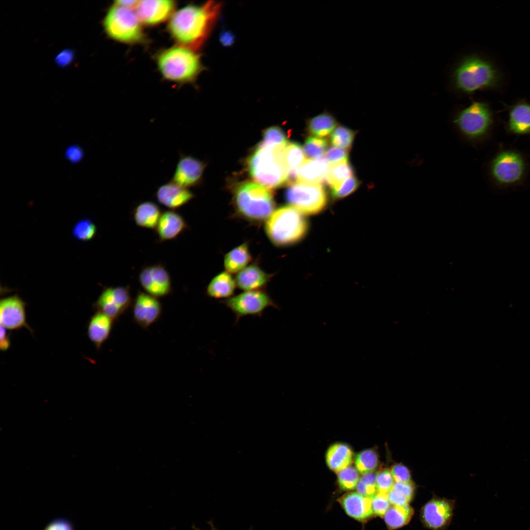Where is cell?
Here are the masks:
<instances>
[{
    "instance_id": "obj_1",
    "label": "cell",
    "mask_w": 530,
    "mask_h": 530,
    "mask_svg": "<svg viewBox=\"0 0 530 530\" xmlns=\"http://www.w3.org/2000/svg\"><path fill=\"white\" fill-rule=\"evenodd\" d=\"M222 6L220 2L210 0L182 8L170 20L168 28L171 35L180 45L197 52L211 35Z\"/></svg>"
},
{
    "instance_id": "obj_2",
    "label": "cell",
    "mask_w": 530,
    "mask_h": 530,
    "mask_svg": "<svg viewBox=\"0 0 530 530\" xmlns=\"http://www.w3.org/2000/svg\"><path fill=\"white\" fill-rule=\"evenodd\" d=\"M490 179L499 190L521 187L530 175V161L526 154L511 147H501L488 164Z\"/></svg>"
},
{
    "instance_id": "obj_3",
    "label": "cell",
    "mask_w": 530,
    "mask_h": 530,
    "mask_svg": "<svg viewBox=\"0 0 530 530\" xmlns=\"http://www.w3.org/2000/svg\"><path fill=\"white\" fill-rule=\"evenodd\" d=\"M286 145H259L248 159L251 176L266 188H276L288 182L289 171L284 159Z\"/></svg>"
},
{
    "instance_id": "obj_4",
    "label": "cell",
    "mask_w": 530,
    "mask_h": 530,
    "mask_svg": "<svg viewBox=\"0 0 530 530\" xmlns=\"http://www.w3.org/2000/svg\"><path fill=\"white\" fill-rule=\"evenodd\" d=\"M157 64L165 79L178 83L194 81L204 70L197 52L181 45L162 51Z\"/></svg>"
},
{
    "instance_id": "obj_5",
    "label": "cell",
    "mask_w": 530,
    "mask_h": 530,
    "mask_svg": "<svg viewBox=\"0 0 530 530\" xmlns=\"http://www.w3.org/2000/svg\"><path fill=\"white\" fill-rule=\"evenodd\" d=\"M456 88L466 93L494 88L501 82V75L489 61L477 55L465 58L454 73Z\"/></svg>"
},
{
    "instance_id": "obj_6",
    "label": "cell",
    "mask_w": 530,
    "mask_h": 530,
    "mask_svg": "<svg viewBox=\"0 0 530 530\" xmlns=\"http://www.w3.org/2000/svg\"><path fill=\"white\" fill-rule=\"evenodd\" d=\"M307 228L303 214L292 206H284L274 211L265 225L267 237L277 246L297 242L305 235Z\"/></svg>"
},
{
    "instance_id": "obj_7",
    "label": "cell",
    "mask_w": 530,
    "mask_h": 530,
    "mask_svg": "<svg viewBox=\"0 0 530 530\" xmlns=\"http://www.w3.org/2000/svg\"><path fill=\"white\" fill-rule=\"evenodd\" d=\"M234 200L239 213L249 220L267 219L274 211L275 203L272 193L255 183L246 182L238 186Z\"/></svg>"
},
{
    "instance_id": "obj_8",
    "label": "cell",
    "mask_w": 530,
    "mask_h": 530,
    "mask_svg": "<svg viewBox=\"0 0 530 530\" xmlns=\"http://www.w3.org/2000/svg\"><path fill=\"white\" fill-rule=\"evenodd\" d=\"M103 26L110 38L120 42L134 44L144 39L141 22L135 12L115 3L108 10Z\"/></svg>"
},
{
    "instance_id": "obj_9",
    "label": "cell",
    "mask_w": 530,
    "mask_h": 530,
    "mask_svg": "<svg viewBox=\"0 0 530 530\" xmlns=\"http://www.w3.org/2000/svg\"><path fill=\"white\" fill-rule=\"evenodd\" d=\"M453 122L468 138L480 141L490 135L494 126L495 118L487 103L475 101L461 110Z\"/></svg>"
},
{
    "instance_id": "obj_10",
    "label": "cell",
    "mask_w": 530,
    "mask_h": 530,
    "mask_svg": "<svg viewBox=\"0 0 530 530\" xmlns=\"http://www.w3.org/2000/svg\"><path fill=\"white\" fill-rule=\"evenodd\" d=\"M286 197L292 207L303 214H314L325 207V190L319 184L297 182L287 189Z\"/></svg>"
},
{
    "instance_id": "obj_11",
    "label": "cell",
    "mask_w": 530,
    "mask_h": 530,
    "mask_svg": "<svg viewBox=\"0 0 530 530\" xmlns=\"http://www.w3.org/2000/svg\"><path fill=\"white\" fill-rule=\"evenodd\" d=\"M222 302L235 315L237 322L246 316L261 317L268 307L278 308L268 294L261 290L244 291Z\"/></svg>"
},
{
    "instance_id": "obj_12",
    "label": "cell",
    "mask_w": 530,
    "mask_h": 530,
    "mask_svg": "<svg viewBox=\"0 0 530 530\" xmlns=\"http://www.w3.org/2000/svg\"><path fill=\"white\" fill-rule=\"evenodd\" d=\"M130 287H105L93 304L94 309L117 320L132 304Z\"/></svg>"
},
{
    "instance_id": "obj_13",
    "label": "cell",
    "mask_w": 530,
    "mask_h": 530,
    "mask_svg": "<svg viewBox=\"0 0 530 530\" xmlns=\"http://www.w3.org/2000/svg\"><path fill=\"white\" fill-rule=\"evenodd\" d=\"M138 281L146 293L157 298L166 297L172 292L170 275L161 264L143 268L139 273Z\"/></svg>"
},
{
    "instance_id": "obj_14",
    "label": "cell",
    "mask_w": 530,
    "mask_h": 530,
    "mask_svg": "<svg viewBox=\"0 0 530 530\" xmlns=\"http://www.w3.org/2000/svg\"><path fill=\"white\" fill-rule=\"evenodd\" d=\"M454 503L445 498L435 497L426 503L421 510V519L424 525L432 530H441L450 522Z\"/></svg>"
},
{
    "instance_id": "obj_15",
    "label": "cell",
    "mask_w": 530,
    "mask_h": 530,
    "mask_svg": "<svg viewBox=\"0 0 530 530\" xmlns=\"http://www.w3.org/2000/svg\"><path fill=\"white\" fill-rule=\"evenodd\" d=\"M26 303L18 295L1 298L0 301V326L8 330H18L23 328L33 333L27 323Z\"/></svg>"
},
{
    "instance_id": "obj_16",
    "label": "cell",
    "mask_w": 530,
    "mask_h": 530,
    "mask_svg": "<svg viewBox=\"0 0 530 530\" xmlns=\"http://www.w3.org/2000/svg\"><path fill=\"white\" fill-rule=\"evenodd\" d=\"M134 321L147 329L160 318L162 307L158 298L142 291H138L132 304Z\"/></svg>"
},
{
    "instance_id": "obj_17",
    "label": "cell",
    "mask_w": 530,
    "mask_h": 530,
    "mask_svg": "<svg viewBox=\"0 0 530 530\" xmlns=\"http://www.w3.org/2000/svg\"><path fill=\"white\" fill-rule=\"evenodd\" d=\"M205 164L199 159L180 154V157L171 182L188 188L197 186L201 181Z\"/></svg>"
},
{
    "instance_id": "obj_18",
    "label": "cell",
    "mask_w": 530,
    "mask_h": 530,
    "mask_svg": "<svg viewBox=\"0 0 530 530\" xmlns=\"http://www.w3.org/2000/svg\"><path fill=\"white\" fill-rule=\"evenodd\" d=\"M175 2L170 0L139 1L135 13L141 23L147 25L161 23L174 14Z\"/></svg>"
},
{
    "instance_id": "obj_19",
    "label": "cell",
    "mask_w": 530,
    "mask_h": 530,
    "mask_svg": "<svg viewBox=\"0 0 530 530\" xmlns=\"http://www.w3.org/2000/svg\"><path fill=\"white\" fill-rule=\"evenodd\" d=\"M507 119L504 124L506 133L530 137V103L520 100L507 106Z\"/></svg>"
},
{
    "instance_id": "obj_20",
    "label": "cell",
    "mask_w": 530,
    "mask_h": 530,
    "mask_svg": "<svg viewBox=\"0 0 530 530\" xmlns=\"http://www.w3.org/2000/svg\"><path fill=\"white\" fill-rule=\"evenodd\" d=\"M188 227L182 215L168 210L162 212L155 230L159 242H162L176 238Z\"/></svg>"
},
{
    "instance_id": "obj_21",
    "label": "cell",
    "mask_w": 530,
    "mask_h": 530,
    "mask_svg": "<svg viewBox=\"0 0 530 530\" xmlns=\"http://www.w3.org/2000/svg\"><path fill=\"white\" fill-rule=\"evenodd\" d=\"M194 197L188 188L170 181L160 186L156 192L158 201L162 205L175 210L188 203Z\"/></svg>"
},
{
    "instance_id": "obj_22",
    "label": "cell",
    "mask_w": 530,
    "mask_h": 530,
    "mask_svg": "<svg viewBox=\"0 0 530 530\" xmlns=\"http://www.w3.org/2000/svg\"><path fill=\"white\" fill-rule=\"evenodd\" d=\"M114 320L106 314L96 311L90 318L87 327V336L97 349H100L109 338Z\"/></svg>"
},
{
    "instance_id": "obj_23",
    "label": "cell",
    "mask_w": 530,
    "mask_h": 530,
    "mask_svg": "<svg viewBox=\"0 0 530 530\" xmlns=\"http://www.w3.org/2000/svg\"><path fill=\"white\" fill-rule=\"evenodd\" d=\"M339 501L346 514L357 520L365 521L373 513L371 499L358 492L345 494Z\"/></svg>"
},
{
    "instance_id": "obj_24",
    "label": "cell",
    "mask_w": 530,
    "mask_h": 530,
    "mask_svg": "<svg viewBox=\"0 0 530 530\" xmlns=\"http://www.w3.org/2000/svg\"><path fill=\"white\" fill-rule=\"evenodd\" d=\"M329 168L324 158L307 159L297 169V182L318 184L325 179Z\"/></svg>"
},
{
    "instance_id": "obj_25",
    "label": "cell",
    "mask_w": 530,
    "mask_h": 530,
    "mask_svg": "<svg viewBox=\"0 0 530 530\" xmlns=\"http://www.w3.org/2000/svg\"><path fill=\"white\" fill-rule=\"evenodd\" d=\"M270 275L255 264L239 272L235 279L237 286L244 291L260 290L268 282Z\"/></svg>"
},
{
    "instance_id": "obj_26",
    "label": "cell",
    "mask_w": 530,
    "mask_h": 530,
    "mask_svg": "<svg viewBox=\"0 0 530 530\" xmlns=\"http://www.w3.org/2000/svg\"><path fill=\"white\" fill-rule=\"evenodd\" d=\"M162 212L155 203L146 201L138 204L133 209V219L139 227L155 229Z\"/></svg>"
},
{
    "instance_id": "obj_27",
    "label": "cell",
    "mask_w": 530,
    "mask_h": 530,
    "mask_svg": "<svg viewBox=\"0 0 530 530\" xmlns=\"http://www.w3.org/2000/svg\"><path fill=\"white\" fill-rule=\"evenodd\" d=\"M352 458L353 452L351 448L347 445L341 443L331 445L325 455L327 466L337 473L349 466Z\"/></svg>"
},
{
    "instance_id": "obj_28",
    "label": "cell",
    "mask_w": 530,
    "mask_h": 530,
    "mask_svg": "<svg viewBox=\"0 0 530 530\" xmlns=\"http://www.w3.org/2000/svg\"><path fill=\"white\" fill-rule=\"evenodd\" d=\"M236 285L235 280L230 273L222 272L210 281L206 289V293L211 298L226 299L232 297Z\"/></svg>"
},
{
    "instance_id": "obj_29",
    "label": "cell",
    "mask_w": 530,
    "mask_h": 530,
    "mask_svg": "<svg viewBox=\"0 0 530 530\" xmlns=\"http://www.w3.org/2000/svg\"><path fill=\"white\" fill-rule=\"evenodd\" d=\"M251 260L247 243H243L228 252L224 257V265L230 273L239 272L246 267Z\"/></svg>"
},
{
    "instance_id": "obj_30",
    "label": "cell",
    "mask_w": 530,
    "mask_h": 530,
    "mask_svg": "<svg viewBox=\"0 0 530 530\" xmlns=\"http://www.w3.org/2000/svg\"><path fill=\"white\" fill-rule=\"evenodd\" d=\"M414 511L409 504L390 506L384 516L385 524L389 530H395L407 525L412 518Z\"/></svg>"
},
{
    "instance_id": "obj_31",
    "label": "cell",
    "mask_w": 530,
    "mask_h": 530,
    "mask_svg": "<svg viewBox=\"0 0 530 530\" xmlns=\"http://www.w3.org/2000/svg\"><path fill=\"white\" fill-rule=\"evenodd\" d=\"M308 122V128L310 133L320 138L328 135L337 125L335 118L327 111L311 118Z\"/></svg>"
},
{
    "instance_id": "obj_32",
    "label": "cell",
    "mask_w": 530,
    "mask_h": 530,
    "mask_svg": "<svg viewBox=\"0 0 530 530\" xmlns=\"http://www.w3.org/2000/svg\"><path fill=\"white\" fill-rule=\"evenodd\" d=\"M303 149L298 143H287L284 151V159L289 172L296 170L305 162Z\"/></svg>"
},
{
    "instance_id": "obj_33",
    "label": "cell",
    "mask_w": 530,
    "mask_h": 530,
    "mask_svg": "<svg viewBox=\"0 0 530 530\" xmlns=\"http://www.w3.org/2000/svg\"><path fill=\"white\" fill-rule=\"evenodd\" d=\"M353 173V168L347 162L331 164L325 180L327 185L332 188L352 176Z\"/></svg>"
},
{
    "instance_id": "obj_34",
    "label": "cell",
    "mask_w": 530,
    "mask_h": 530,
    "mask_svg": "<svg viewBox=\"0 0 530 530\" xmlns=\"http://www.w3.org/2000/svg\"><path fill=\"white\" fill-rule=\"evenodd\" d=\"M378 463L377 453L371 449L365 450L359 453L355 460L356 469L363 475L373 472Z\"/></svg>"
},
{
    "instance_id": "obj_35",
    "label": "cell",
    "mask_w": 530,
    "mask_h": 530,
    "mask_svg": "<svg viewBox=\"0 0 530 530\" xmlns=\"http://www.w3.org/2000/svg\"><path fill=\"white\" fill-rule=\"evenodd\" d=\"M97 232L94 223L89 218L79 220L74 225L72 229V235L78 240L86 241L94 238Z\"/></svg>"
},
{
    "instance_id": "obj_36",
    "label": "cell",
    "mask_w": 530,
    "mask_h": 530,
    "mask_svg": "<svg viewBox=\"0 0 530 530\" xmlns=\"http://www.w3.org/2000/svg\"><path fill=\"white\" fill-rule=\"evenodd\" d=\"M355 134L354 132L351 130L344 126H339L332 132L330 142L335 147L349 148L352 144Z\"/></svg>"
},
{
    "instance_id": "obj_37",
    "label": "cell",
    "mask_w": 530,
    "mask_h": 530,
    "mask_svg": "<svg viewBox=\"0 0 530 530\" xmlns=\"http://www.w3.org/2000/svg\"><path fill=\"white\" fill-rule=\"evenodd\" d=\"M327 145V141L325 139L308 137L305 142L303 150L309 159H318L325 153Z\"/></svg>"
},
{
    "instance_id": "obj_38",
    "label": "cell",
    "mask_w": 530,
    "mask_h": 530,
    "mask_svg": "<svg viewBox=\"0 0 530 530\" xmlns=\"http://www.w3.org/2000/svg\"><path fill=\"white\" fill-rule=\"evenodd\" d=\"M359 479L358 471L351 466H348L338 473V484L343 490H351L354 489Z\"/></svg>"
},
{
    "instance_id": "obj_39",
    "label": "cell",
    "mask_w": 530,
    "mask_h": 530,
    "mask_svg": "<svg viewBox=\"0 0 530 530\" xmlns=\"http://www.w3.org/2000/svg\"><path fill=\"white\" fill-rule=\"evenodd\" d=\"M287 143V137L282 130L278 127H272L265 131L263 140L259 145L271 147Z\"/></svg>"
},
{
    "instance_id": "obj_40",
    "label": "cell",
    "mask_w": 530,
    "mask_h": 530,
    "mask_svg": "<svg viewBox=\"0 0 530 530\" xmlns=\"http://www.w3.org/2000/svg\"><path fill=\"white\" fill-rule=\"evenodd\" d=\"M376 477V474L373 472L363 475L356 486L357 492L364 497L372 498L377 493Z\"/></svg>"
},
{
    "instance_id": "obj_41",
    "label": "cell",
    "mask_w": 530,
    "mask_h": 530,
    "mask_svg": "<svg viewBox=\"0 0 530 530\" xmlns=\"http://www.w3.org/2000/svg\"><path fill=\"white\" fill-rule=\"evenodd\" d=\"M357 179L351 176L339 185L331 188V194L335 199L343 198L355 191L359 186Z\"/></svg>"
},
{
    "instance_id": "obj_42",
    "label": "cell",
    "mask_w": 530,
    "mask_h": 530,
    "mask_svg": "<svg viewBox=\"0 0 530 530\" xmlns=\"http://www.w3.org/2000/svg\"><path fill=\"white\" fill-rule=\"evenodd\" d=\"M395 482L388 469H384L376 474V484L377 493L388 494L393 488Z\"/></svg>"
},
{
    "instance_id": "obj_43",
    "label": "cell",
    "mask_w": 530,
    "mask_h": 530,
    "mask_svg": "<svg viewBox=\"0 0 530 530\" xmlns=\"http://www.w3.org/2000/svg\"><path fill=\"white\" fill-rule=\"evenodd\" d=\"M371 502L373 513L379 516H384L390 507L387 494L377 493Z\"/></svg>"
},
{
    "instance_id": "obj_44",
    "label": "cell",
    "mask_w": 530,
    "mask_h": 530,
    "mask_svg": "<svg viewBox=\"0 0 530 530\" xmlns=\"http://www.w3.org/2000/svg\"><path fill=\"white\" fill-rule=\"evenodd\" d=\"M325 159L331 164L347 162L348 152L345 149L331 147L325 152Z\"/></svg>"
},
{
    "instance_id": "obj_45",
    "label": "cell",
    "mask_w": 530,
    "mask_h": 530,
    "mask_svg": "<svg viewBox=\"0 0 530 530\" xmlns=\"http://www.w3.org/2000/svg\"><path fill=\"white\" fill-rule=\"evenodd\" d=\"M390 471L395 482H410L412 481L409 469L405 465L401 463H397L394 465Z\"/></svg>"
},
{
    "instance_id": "obj_46",
    "label": "cell",
    "mask_w": 530,
    "mask_h": 530,
    "mask_svg": "<svg viewBox=\"0 0 530 530\" xmlns=\"http://www.w3.org/2000/svg\"><path fill=\"white\" fill-rule=\"evenodd\" d=\"M393 490L401 494L410 502L412 500L415 491L413 482H395Z\"/></svg>"
},
{
    "instance_id": "obj_47",
    "label": "cell",
    "mask_w": 530,
    "mask_h": 530,
    "mask_svg": "<svg viewBox=\"0 0 530 530\" xmlns=\"http://www.w3.org/2000/svg\"><path fill=\"white\" fill-rule=\"evenodd\" d=\"M65 156L71 163H76L82 159L83 151L79 145H72L66 149Z\"/></svg>"
},
{
    "instance_id": "obj_48",
    "label": "cell",
    "mask_w": 530,
    "mask_h": 530,
    "mask_svg": "<svg viewBox=\"0 0 530 530\" xmlns=\"http://www.w3.org/2000/svg\"><path fill=\"white\" fill-rule=\"evenodd\" d=\"M44 530H74L72 523L65 518H57L52 520Z\"/></svg>"
},
{
    "instance_id": "obj_49",
    "label": "cell",
    "mask_w": 530,
    "mask_h": 530,
    "mask_svg": "<svg viewBox=\"0 0 530 530\" xmlns=\"http://www.w3.org/2000/svg\"><path fill=\"white\" fill-rule=\"evenodd\" d=\"M387 495L389 503L392 505L405 506L408 505L410 502L405 497L393 489Z\"/></svg>"
},
{
    "instance_id": "obj_50",
    "label": "cell",
    "mask_w": 530,
    "mask_h": 530,
    "mask_svg": "<svg viewBox=\"0 0 530 530\" xmlns=\"http://www.w3.org/2000/svg\"><path fill=\"white\" fill-rule=\"evenodd\" d=\"M74 53L70 50L61 52L55 57V62L58 66L64 67L68 65L73 60Z\"/></svg>"
},
{
    "instance_id": "obj_51",
    "label": "cell",
    "mask_w": 530,
    "mask_h": 530,
    "mask_svg": "<svg viewBox=\"0 0 530 530\" xmlns=\"http://www.w3.org/2000/svg\"><path fill=\"white\" fill-rule=\"evenodd\" d=\"M10 334L7 329L0 326V349L2 351L7 350L10 346Z\"/></svg>"
},
{
    "instance_id": "obj_52",
    "label": "cell",
    "mask_w": 530,
    "mask_h": 530,
    "mask_svg": "<svg viewBox=\"0 0 530 530\" xmlns=\"http://www.w3.org/2000/svg\"><path fill=\"white\" fill-rule=\"evenodd\" d=\"M139 1L138 0H117L114 3L122 6L130 8L136 6Z\"/></svg>"
}]
</instances>
